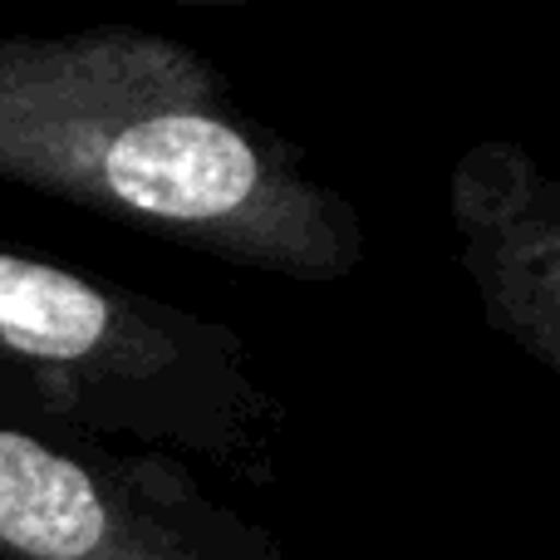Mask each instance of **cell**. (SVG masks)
<instances>
[{
    "label": "cell",
    "instance_id": "cell-1",
    "mask_svg": "<svg viewBox=\"0 0 560 560\" xmlns=\"http://www.w3.org/2000/svg\"><path fill=\"white\" fill-rule=\"evenodd\" d=\"M0 183L236 271L335 285L364 217L232 104L192 45L138 25L0 35Z\"/></svg>",
    "mask_w": 560,
    "mask_h": 560
},
{
    "label": "cell",
    "instance_id": "cell-2",
    "mask_svg": "<svg viewBox=\"0 0 560 560\" xmlns=\"http://www.w3.org/2000/svg\"><path fill=\"white\" fill-rule=\"evenodd\" d=\"M0 398L114 447L271 482L285 408L226 319L0 246Z\"/></svg>",
    "mask_w": 560,
    "mask_h": 560
},
{
    "label": "cell",
    "instance_id": "cell-3",
    "mask_svg": "<svg viewBox=\"0 0 560 560\" xmlns=\"http://www.w3.org/2000/svg\"><path fill=\"white\" fill-rule=\"evenodd\" d=\"M0 560H290L167 453L98 443L0 398Z\"/></svg>",
    "mask_w": 560,
    "mask_h": 560
},
{
    "label": "cell",
    "instance_id": "cell-4",
    "mask_svg": "<svg viewBox=\"0 0 560 560\" xmlns=\"http://www.w3.org/2000/svg\"><path fill=\"white\" fill-rule=\"evenodd\" d=\"M482 315L546 374L560 369V187L526 148L477 143L447 183Z\"/></svg>",
    "mask_w": 560,
    "mask_h": 560
}]
</instances>
